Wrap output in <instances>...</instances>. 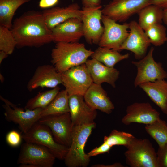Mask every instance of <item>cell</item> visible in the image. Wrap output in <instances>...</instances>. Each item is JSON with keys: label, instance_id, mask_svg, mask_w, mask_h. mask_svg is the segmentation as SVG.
Here are the masks:
<instances>
[{"label": "cell", "instance_id": "obj_22", "mask_svg": "<svg viewBox=\"0 0 167 167\" xmlns=\"http://www.w3.org/2000/svg\"><path fill=\"white\" fill-rule=\"evenodd\" d=\"M142 89L162 112L167 115V81L164 79L141 84Z\"/></svg>", "mask_w": 167, "mask_h": 167}, {"label": "cell", "instance_id": "obj_20", "mask_svg": "<svg viewBox=\"0 0 167 167\" xmlns=\"http://www.w3.org/2000/svg\"><path fill=\"white\" fill-rule=\"evenodd\" d=\"M85 64L94 83L101 85L106 83L113 87H115V83L120 74L117 69L108 67L92 58L88 59Z\"/></svg>", "mask_w": 167, "mask_h": 167}, {"label": "cell", "instance_id": "obj_37", "mask_svg": "<svg viewBox=\"0 0 167 167\" xmlns=\"http://www.w3.org/2000/svg\"><path fill=\"white\" fill-rule=\"evenodd\" d=\"M92 167H123V165L120 163H116L112 165H105L104 164H97L92 165Z\"/></svg>", "mask_w": 167, "mask_h": 167}, {"label": "cell", "instance_id": "obj_23", "mask_svg": "<svg viewBox=\"0 0 167 167\" xmlns=\"http://www.w3.org/2000/svg\"><path fill=\"white\" fill-rule=\"evenodd\" d=\"M138 14V24L144 31L154 24H161L163 21V9L154 5L146 6Z\"/></svg>", "mask_w": 167, "mask_h": 167}, {"label": "cell", "instance_id": "obj_25", "mask_svg": "<svg viewBox=\"0 0 167 167\" xmlns=\"http://www.w3.org/2000/svg\"><path fill=\"white\" fill-rule=\"evenodd\" d=\"M129 57L128 53L122 54L117 50L99 46L93 51L91 56L92 58L110 67H114L117 63Z\"/></svg>", "mask_w": 167, "mask_h": 167}, {"label": "cell", "instance_id": "obj_9", "mask_svg": "<svg viewBox=\"0 0 167 167\" xmlns=\"http://www.w3.org/2000/svg\"><path fill=\"white\" fill-rule=\"evenodd\" d=\"M0 98L4 103L2 106L4 110L6 119L18 125L23 133L28 131L40 119V113L43 109L25 110L18 107L1 96Z\"/></svg>", "mask_w": 167, "mask_h": 167}, {"label": "cell", "instance_id": "obj_32", "mask_svg": "<svg viewBox=\"0 0 167 167\" xmlns=\"http://www.w3.org/2000/svg\"><path fill=\"white\" fill-rule=\"evenodd\" d=\"M22 135L17 131L13 130L9 132L6 135V142L8 145L12 147H16L21 143Z\"/></svg>", "mask_w": 167, "mask_h": 167}, {"label": "cell", "instance_id": "obj_7", "mask_svg": "<svg viewBox=\"0 0 167 167\" xmlns=\"http://www.w3.org/2000/svg\"><path fill=\"white\" fill-rule=\"evenodd\" d=\"M61 75L62 84L69 96H83L93 83L85 63L72 67Z\"/></svg>", "mask_w": 167, "mask_h": 167}, {"label": "cell", "instance_id": "obj_35", "mask_svg": "<svg viewBox=\"0 0 167 167\" xmlns=\"http://www.w3.org/2000/svg\"><path fill=\"white\" fill-rule=\"evenodd\" d=\"M58 1L59 0H40L39 5L41 8H49L55 5Z\"/></svg>", "mask_w": 167, "mask_h": 167}, {"label": "cell", "instance_id": "obj_30", "mask_svg": "<svg viewBox=\"0 0 167 167\" xmlns=\"http://www.w3.org/2000/svg\"><path fill=\"white\" fill-rule=\"evenodd\" d=\"M144 31L151 44L155 46H160L167 41L166 28L161 23L154 24Z\"/></svg>", "mask_w": 167, "mask_h": 167}, {"label": "cell", "instance_id": "obj_14", "mask_svg": "<svg viewBox=\"0 0 167 167\" xmlns=\"http://www.w3.org/2000/svg\"><path fill=\"white\" fill-rule=\"evenodd\" d=\"M129 33L119 51L126 50L133 52L135 58L140 59L145 55L151 43L144 31L138 23L133 20L129 23Z\"/></svg>", "mask_w": 167, "mask_h": 167}, {"label": "cell", "instance_id": "obj_39", "mask_svg": "<svg viewBox=\"0 0 167 167\" xmlns=\"http://www.w3.org/2000/svg\"><path fill=\"white\" fill-rule=\"evenodd\" d=\"M163 21L167 25V8L163 9Z\"/></svg>", "mask_w": 167, "mask_h": 167}, {"label": "cell", "instance_id": "obj_11", "mask_svg": "<svg viewBox=\"0 0 167 167\" xmlns=\"http://www.w3.org/2000/svg\"><path fill=\"white\" fill-rule=\"evenodd\" d=\"M151 0H113L102 10V15L116 22H124L151 4Z\"/></svg>", "mask_w": 167, "mask_h": 167}, {"label": "cell", "instance_id": "obj_29", "mask_svg": "<svg viewBox=\"0 0 167 167\" xmlns=\"http://www.w3.org/2000/svg\"><path fill=\"white\" fill-rule=\"evenodd\" d=\"M134 137L130 133L114 129L108 136L104 137L103 143L110 149L115 145L126 147Z\"/></svg>", "mask_w": 167, "mask_h": 167}, {"label": "cell", "instance_id": "obj_18", "mask_svg": "<svg viewBox=\"0 0 167 167\" xmlns=\"http://www.w3.org/2000/svg\"><path fill=\"white\" fill-rule=\"evenodd\" d=\"M70 113L73 126L88 124L94 122L97 114L96 110L89 106L83 96H69Z\"/></svg>", "mask_w": 167, "mask_h": 167}, {"label": "cell", "instance_id": "obj_3", "mask_svg": "<svg viewBox=\"0 0 167 167\" xmlns=\"http://www.w3.org/2000/svg\"><path fill=\"white\" fill-rule=\"evenodd\" d=\"M96 127L94 122L88 124L73 126L72 140L64 160L68 167H86L90 157L84 151L86 142Z\"/></svg>", "mask_w": 167, "mask_h": 167}, {"label": "cell", "instance_id": "obj_31", "mask_svg": "<svg viewBox=\"0 0 167 167\" xmlns=\"http://www.w3.org/2000/svg\"><path fill=\"white\" fill-rule=\"evenodd\" d=\"M16 46V41L11 30L0 25V50L10 55Z\"/></svg>", "mask_w": 167, "mask_h": 167}, {"label": "cell", "instance_id": "obj_13", "mask_svg": "<svg viewBox=\"0 0 167 167\" xmlns=\"http://www.w3.org/2000/svg\"><path fill=\"white\" fill-rule=\"evenodd\" d=\"M101 6L94 8H84L81 20L84 36L90 44L98 45L104 31L101 21L102 15Z\"/></svg>", "mask_w": 167, "mask_h": 167}, {"label": "cell", "instance_id": "obj_36", "mask_svg": "<svg viewBox=\"0 0 167 167\" xmlns=\"http://www.w3.org/2000/svg\"><path fill=\"white\" fill-rule=\"evenodd\" d=\"M150 4L155 5L163 9L167 8V0H152Z\"/></svg>", "mask_w": 167, "mask_h": 167}, {"label": "cell", "instance_id": "obj_33", "mask_svg": "<svg viewBox=\"0 0 167 167\" xmlns=\"http://www.w3.org/2000/svg\"><path fill=\"white\" fill-rule=\"evenodd\" d=\"M157 154L159 167H167V142L159 147Z\"/></svg>", "mask_w": 167, "mask_h": 167}, {"label": "cell", "instance_id": "obj_5", "mask_svg": "<svg viewBox=\"0 0 167 167\" xmlns=\"http://www.w3.org/2000/svg\"><path fill=\"white\" fill-rule=\"evenodd\" d=\"M25 142L43 146L48 148L56 159L64 160L69 147L57 143L49 127L36 122L26 133L22 135Z\"/></svg>", "mask_w": 167, "mask_h": 167}, {"label": "cell", "instance_id": "obj_16", "mask_svg": "<svg viewBox=\"0 0 167 167\" xmlns=\"http://www.w3.org/2000/svg\"><path fill=\"white\" fill-rule=\"evenodd\" d=\"M160 118V113L148 102H135L128 106L122 122L125 125L132 123L150 124Z\"/></svg>", "mask_w": 167, "mask_h": 167}, {"label": "cell", "instance_id": "obj_1", "mask_svg": "<svg viewBox=\"0 0 167 167\" xmlns=\"http://www.w3.org/2000/svg\"><path fill=\"white\" fill-rule=\"evenodd\" d=\"M10 30L18 48L39 47L53 41L52 30L48 27L42 12L24 13L15 19Z\"/></svg>", "mask_w": 167, "mask_h": 167}, {"label": "cell", "instance_id": "obj_38", "mask_svg": "<svg viewBox=\"0 0 167 167\" xmlns=\"http://www.w3.org/2000/svg\"><path fill=\"white\" fill-rule=\"evenodd\" d=\"M8 55L5 52L0 50V64H1L2 61L6 58Z\"/></svg>", "mask_w": 167, "mask_h": 167}, {"label": "cell", "instance_id": "obj_2", "mask_svg": "<svg viewBox=\"0 0 167 167\" xmlns=\"http://www.w3.org/2000/svg\"><path fill=\"white\" fill-rule=\"evenodd\" d=\"M93 51L78 42L56 43L51 53V62L57 71L62 73L85 63Z\"/></svg>", "mask_w": 167, "mask_h": 167}, {"label": "cell", "instance_id": "obj_10", "mask_svg": "<svg viewBox=\"0 0 167 167\" xmlns=\"http://www.w3.org/2000/svg\"><path fill=\"white\" fill-rule=\"evenodd\" d=\"M154 50V48L152 47L148 54L142 58L138 61L132 62L137 69L134 82L135 87L142 83L167 78V73L161 64L156 62L153 58Z\"/></svg>", "mask_w": 167, "mask_h": 167}, {"label": "cell", "instance_id": "obj_27", "mask_svg": "<svg viewBox=\"0 0 167 167\" xmlns=\"http://www.w3.org/2000/svg\"><path fill=\"white\" fill-rule=\"evenodd\" d=\"M60 89L58 86L51 90L38 93L28 101L24 109L32 110L37 108H45L54 98L59 92Z\"/></svg>", "mask_w": 167, "mask_h": 167}, {"label": "cell", "instance_id": "obj_12", "mask_svg": "<svg viewBox=\"0 0 167 167\" xmlns=\"http://www.w3.org/2000/svg\"><path fill=\"white\" fill-rule=\"evenodd\" d=\"M101 21L104 29L98 44L99 46L119 51L120 46L129 35V23L120 24L103 15Z\"/></svg>", "mask_w": 167, "mask_h": 167}, {"label": "cell", "instance_id": "obj_4", "mask_svg": "<svg viewBox=\"0 0 167 167\" xmlns=\"http://www.w3.org/2000/svg\"><path fill=\"white\" fill-rule=\"evenodd\" d=\"M126 164L131 167H159L157 152L150 140L134 137L126 147Z\"/></svg>", "mask_w": 167, "mask_h": 167}, {"label": "cell", "instance_id": "obj_34", "mask_svg": "<svg viewBox=\"0 0 167 167\" xmlns=\"http://www.w3.org/2000/svg\"><path fill=\"white\" fill-rule=\"evenodd\" d=\"M83 7L94 8L101 6V0H81Z\"/></svg>", "mask_w": 167, "mask_h": 167}, {"label": "cell", "instance_id": "obj_26", "mask_svg": "<svg viewBox=\"0 0 167 167\" xmlns=\"http://www.w3.org/2000/svg\"><path fill=\"white\" fill-rule=\"evenodd\" d=\"M30 0H0V25L11 28L15 12Z\"/></svg>", "mask_w": 167, "mask_h": 167}, {"label": "cell", "instance_id": "obj_8", "mask_svg": "<svg viewBox=\"0 0 167 167\" xmlns=\"http://www.w3.org/2000/svg\"><path fill=\"white\" fill-rule=\"evenodd\" d=\"M38 122L49 128L57 143L69 148L71 142L73 127L70 113L45 116Z\"/></svg>", "mask_w": 167, "mask_h": 167}, {"label": "cell", "instance_id": "obj_40", "mask_svg": "<svg viewBox=\"0 0 167 167\" xmlns=\"http://www.w3.org/2000/svg\"><path fill=\"white\" fill-rule=\"evenodd\" d=\"M0 79L2 83L4 81V76L1 73L0 74Z\"/></svg>", "mask_w": 167, "mask_h": 167}, {"label": "cell", "instance_id": "obj_17", "mask_svg": "<svg viewBox=\"0 0 167 167\" xmlns=\"http://www.w3.org/2000/svg\"><path fill=\"white\" fill-rule=\"evenodd\" d=\"M53 41L78 42L84 36L81 19L73 18L57 25L52 30Z\"/></svg>", "mask_w": 167, "mask_h": 167}, {"label": "cell", "instance_id": "obj_19", "mask_svg": "<svg viewBox=\"0 0 167 167\" xmlns=\"http://www.w3.org/2000/svg\"><path fill=\"white\" fill-rule=\"evenodd\" d=\"M42 12L46 24L52 30L57 25L73 18L81 19L83 13L79 5L70 4L65 7H54Z\"/></svg>", "mask_w": 167, "mask_h": 167}, {"label": "cell", "instance_id": "obj_28", "mask_svg": "<svg viewBox=\"0 0 167 167\" xmlns=\"http://www.w3.org/2000/svg\"><path fill=\"white\" fill-rule=\"evenodd\" d=\"M145 129L148 134L156 142L159 147L167 142V123L165 121L160 118L146 125Z\"/></svg>", "mask_w": 167, "mask_h": 167}, {"label": "cell", "instance_id": "obj_21", "mask_svg": "<svg viewBox=\"0 0 167 167\" xmlns=\"http://www.w3.org/2000/svg\"><path fill=\"white\" fill-rule=\"evenodd\" d=\"M83 97L87 104L96 110L109 114L114 109L113 104L101 85L93 83Z\"/></svg>", "mask_w": 167, "mask_h": 167}, {"label": "cell", "instance_id": "obj_6", "mask_svg": "<svg viewBox=\"0 0 167 167\" xmlns=\"http://www.w3.org/2000/svg\"><path fill=\"white\" fill-rule=\"evenodd\" d=\"M56 159L46 148L25 142L21 148L17 163L21 167H52Z\"/></svg>", "mask_w": 167, "mask_h": 167}, {"label": "cell", "instance_id": "obj_24", "mask_svg": "<svg viewBox=\"0 0 167 167\" xmlns=\"http://www.w3.org/2000/svg\"><path fill=\"white\" fill-rule=\"evenodd\" d=\"M69 97L65 89L59 91L51 102L42 109L40 118L51 115L70 113Z\"/></svg>", "mask_w": 167, "mask_h": 167}, {"label": "cell", "instance_id": "obj_15", "mask_svg": "<svg viewBox=\"0 0 167 167\" xmlns=\"http://www.w3.org/2000/svg\"><path fill=\"white\" fill-rule=\"evenodd\" d=\"M62 84L61 73L52 65L38 66L28 83L27 88L31 92L38 88H54Z\"/></svg>", "mask_w": 167, "mask_h": 167}]
</instances>
